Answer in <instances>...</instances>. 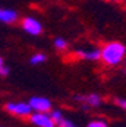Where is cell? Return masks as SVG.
I'll use <instances>...</instances> for the list:
<instances>
[{
    "mask_svg": "<svg viewBox=\"0 0 126 127\" xmlns=\"http://www.w3.org/2000/svg\"><path fill=\"white\" fill-rule=\"evenodd\" d=\"M75 99L78 102H82L85 105V108L87 106H91V108H98L101 104H103V99L98 94L96 93H91V94L87 95H75Z\"/></svg>",
    "mask_w": 126,
    "mask_h": 127,
    "instance_id": "52a82bcc",
    "label": "cell"
},
{
    "mask_svg": "<svg viewBox=\"0 0 126 127\" xmlns=\"http://www.w3.org/2000/svg\"><path fill=\"white\" fill-rule=\"evenodd\" d=\"M54 48L58 51H65L68 48V41L64 37H56L54 39Z\"/></svg>",
    "mask_w": 126,
    "mask_h": 127,
    "instance_id": "8fae6325",
    "label": "cell"
},
{
    "mask_svg": "<svg viewBox=\"0 0 126 127\" xmlns=\"http://www.w3.org/2000/svg\"><path fill=\"white\" fill-rule=\"evenodd\" d=\"M50 116L56 122V126H58V127H79L75 123H72L71 120H68L66 118H64V115L60 111H57V109L50 112Z\"/></svg>",
    "mask_w": 126,
    "mask_h": 127,
    "instance_id": "ba28073f",
    "label": "cell"
},
{
    "mask_svg": "<svg viewBox=\"0 0 126 127\" xmlns=\"http://www.w3.org/2000/svg\"><path fill=\"white\" fill-rule=\"evenodd\" d=\"M104 1H119V0H104Z\"/></svg>",
    "mask_w": 126,
    "mask_h": 127,
    "instance_id": "9a60e30c",
    "label": "cell"
},
{
    "mask_svg": "<svg viewBox=\"0 0 126 127\" xmlns=\"http://www.w3.org/2000/svg\"><path fill=\"white\" fill-rule=\"evenodd\" d=\"M21 26H22V29L31 36H39V35H42V32H43V25H42V22L38 18H35V17H32V15L24 17L22 21H21Z\"/></svg>",
    "mask_w": 126,
    "mask_h": 127,
    "instance_id": "7a4b0ae2",
    "label": "cell"
},
{
    "mask_svg": "<svg viewBox=\"0 0 126 127\" xmlns=\"http://www.w3.org/2000/svg\"><path fill=\"white\" fill-rule=\"evenodd\" d=\"M4 108L7 112L15 116H31V113L33 112L28 102H8Z\"/></svg>",
    "mask_w": 126,
    "mask_h": 127,
    "instance_id": "3957f363",
    "label": "cell"
},
{
    "mask_svg": "<svg viewBox=\"0 0 126 127\" xmlns=\"http://www.w3.org/2000/svg\"><path fill=\"white\" fill-rule=\"evenodd\" d=\"M125 64H126V58H125Z\"/></svg>",
    "mask_w": 126,
    "mask_h": 127,
    "instance_id": "ac0fdd59",
    "label": "cell"
},
{
    "mask_svg": "<svg viewBox=\"0 0 126 127\" xmlns=\"http://www.w3.org/2000/svg\"><path fill=\"white\" fill-rule=\"evenodd\" d=\"M29 119L32 124L38 127H56V122L50 115H47V112H32Z\"/></svg>",
    "mask_w": 126,
    "mask_h": 127,
    "instance_id": "277c9868",
    "label": "cell"
},
{
    "mask_svg": "<svg viewBox=\"0 0 126 127\" xmlns=\"http://www.w3.org/2000/svg\"><path fill=\"white\" fill-rule=\"evenodd\" d=\"M100 50H101L100 60L108 66H117L121 62H123L126 58V46L121 41L117 40L107 41Z\"/></svg>",
    "mask_w": 126,
    "mask_h": 127,
    "instance_id": "6da1fadb",
    "label": "cell"
},
{
    "mask_svg": "<svg viewBox=\"0 0 126 127\" xmlns=\"http://www.w3.org/2000/svg\"><path fill=\"white\" fill-rule=\"evenodd\" d=\"M8 73H10V68L7 66V64H6V61H4V58L0 57V76L6 77V76H8Z\"/></svg>",
    "mask_w": 126,
    "mask_h": 127,
    "instance_id": "7c38bea8",
    "label": "cell"
},
{
    "mask_svg": "<svg viewBox=\"0 0 126 127\" xmlns=\"http://www.w3.org/2000/svg\"><path fill=\"white\" fill-rule=\"evenodd\" d=\"M75 55L79 60H85V61H91L96 62L101 58V50L97 47H87V48H76Z\"/></svg>",
    "mask_w": 126,
    "mask_h": 127,
    "instance_id": "5b68a950",
    "label": "cell"
},
{
    "mask_svg": "<svg viewBox=\"0 0 126 127\" xmlns=\"http://www.w3.org/2000/svg\"><path fill=\"white\" fill-rule=\"evenodd\" d=\"M115 104H117L119 108H122L126 111V99L125 98H115Z\"/></svg>",
    "mask_w": 126,
    "mask_h": 127,
    "instance_id": "5bb4252c",
    "label": "cell"
},
{
    "mask_svg": "<svg viewBox=\"0 0 126 127\" xmlns=\"http://www.w3.org/2000/svg\"><path fill=\"white\" fill-rule=\"evenodd\" d=\"M46 60H47L46 54H43V53H35L29 58V64L31 65H40V64L46 62Z\"/></svg>",
    "mask_w": 126,
    "mask_h": 127,
    "instance_id": "30bf717a",
    "label": "cell"
},
{
    "mask_svg": "<svg viewBox=\"0 0 126 127\" xmlns=\"http://www.w3.org/2000/svg\"><path fill=\"white\" fill-rule=\"evenodd\" d=\"M87 127H108V124L104 120H93L87 124Z\"/></svg>",
    "mask_w": 126,
    "mask_h": 127,
    "instance_id": "4fadbf2b",
    "label": "cell"
},
{
    "mask_svg": "<svg viewBox=\"0 0 126 127\" xmlns=\"http://www.w3.org/2000/svg\"><path fill=\"white\" fill-rule=\"evenodd\" d=\"M125 75H126V69H125Z\"/></svg>",
    "mask_w": 126,
    "mask_h": 127,
    "instance_id": "e0dca14e",
    "label": "cell"
},
{
    "mask_svg": "<svg viewBox=\"0 0 126 127\" xmlns=\"http://www.w3.org/2000/svg\"><path fill=\"white\" fill-rule=\"evenodd\" d=\"M1 10H3V8H1V7H0V14H1Z\"/></svg>",
    "mask_w": 126,
    "mask_h": 127,
    "instance_id": "2e32d148",
    "label": "cell"
},
{
    "mask_svg": "<svg viewBox=\"0 0 126 127\" xmlns=\"http://www.w3.org/2000/svg\"><path fill=\"white\" fill-rule=\"evenodd\" d=\"M28 104L31 105L32 111H35V112H50L51 111V102L46 97L33 95V97H31Z\"/></svg>",
    "mask_w": 126,
    "mask_h": 127,
    "instance_id": "8992f818",
    "label": "cell"
},
{
    "mask_svg": "<svg viewBox=\"0 0 126 127\" xmlns=\"http://www.w3.org/2000/svg\"><path fill=\"white\" fill-rule=\"evenodd\" d=\"M0 21L3 24L11 25V24L18 21V13L13 8H4L1 10V14H0Z\"/></svg>",
    "mask_w": 126,
    "mask_h": 127,
    "instance_id": "9c48e42d",
    "label": "cell"
}]
</instances>
